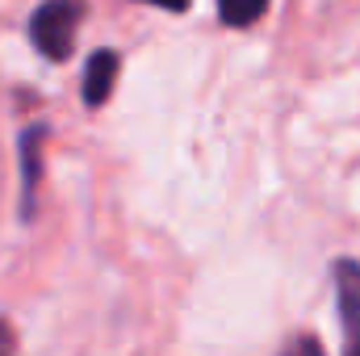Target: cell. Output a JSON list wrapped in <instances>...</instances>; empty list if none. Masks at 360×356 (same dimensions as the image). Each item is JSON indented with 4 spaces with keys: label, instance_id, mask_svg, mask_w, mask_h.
I'll list each match as a JSON object with an SVG mask.
<instances>
[{
    "label": "cell",
    "instance_id": "obj_1",
    "mask_svg": "<svg viewBox=\"0 0 360 356\" xmlns=\"http://www.w3.org/2000/svg\"><path fill=\"white\" fill-rule=\"evenodd\" d=\"M80 21H84V0H42L38 13L30 17V38L46 59L59 63L72 55Z\"/></svg>",
    "mask_w": 360,
    "mask_h": 356
},
{
    "label": "cell",
    "instance_id": "obj_2",
    "mask_svg": "<svg viewBox=\"0 0 360 356\" xmlns=\"http://www.w3.org/2000/svg\"><path fill=\"white\" fill-rule=\"evenodd\" d=\"M117 80V55L113 51H96L84 68V101L89 105H105Z\"/></svg>",
    "mask_w": 360,
    "mask_h": 356
},
{
    "label": "cell",
    "instance_id": "obj_3",
    "mask_svg": "<svg viewBox=\"0 0 360 356\" xmlns=\"http://www.w3.org/2000/svg\"><path fill=\"white\" fill-rule=\"evenodd\" d=\"M264 8H269V0H218V17L226 25H252L264 17Z\"/></svg>",
    "mask_w": 360,
    "mask_h": 356
},
{
    "label": "cell",
    "instance_id": "obj_4",
    "mask_svg": "<svg viewBox=\"0 0 360 356\" xmlns=\"http://www.w3.org/2000/svg\"><path fill=\"white\" fill-rule=\"evenodd\" d=\"M46 139L42 126H34L25 139H21V151H25V214L34 210V180H38V143Z\"/></svg>",
    "mask_w": 360,
    "mask_h": 356
},
{
    "label": "cell",
    "instance_id": "obj_5",
    "mask_svg": "<svg viewBox=\"0 0 360 356\" xmlns=\"http://www.w3.org/2000/svg\"><path fill=\"white\" fill-rule=\"evenodd\" d=\"M281 356H323V344H319L314 336H293V340L281 348Z\"/></svg>",
    "mask_w": 360,
    "mask_h": 356
},
{
    "label": "cell",
    "instance_id": "obj_6",
    "mask_svg": "<svg viewBox=\"0 0 360 356\" xmlns=\"http://www.w3.org/2000/svg\"><path fill=\"white\" fill-rule=\"evenodd\" d=\"M344 336H348V348H344V356H360V319L344 323Z\"/></svg>",
    "mask_w": 360,
    "mask_h": 356
},
{
    "label": "cell",
    "instance_id": "obj_7",
    "mask_svg": "<svg viewBox=\"0 0 360 356\" xmlns=\"http://www.w3.org/2000/svg\"><path fill=\"white\" fill-rule=\"evenodd\" d=\"M0 356H13V331H8V323H0Z\"/></svg>",
    "mask_w": 360,
    "mask_h": 356
},
{
    "label": "cell",
    "instance_id": "obj_8",
    "mask_svg": "<svg viewBox=\"0 0 360 356\" xmlns=\"http://www.w3.org/2000/svg\"><path fill=\"white\" fill-rule=\"evenodd\" d=\"M147 4H160V8H172V13H184L188 0H147Z\"/></svg>",
    "mask_w": 360,
    "mask_h": 356
}]
</instances>
